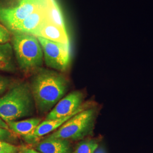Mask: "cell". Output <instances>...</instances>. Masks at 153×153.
<instances>
[{
	"label": "cell",
	"instance_id": "obj_5",
	"mask_svg": "<svg viewBox=\"0 0 153 153\" xmlns=\"http://www.w3.org/2000/svg\"><path fill=\"white\" fill-rule=\"evenodd\" d=\"M97 115L95 108H85L73 116L48 138L82 140L92 133Z\"/></svg>",
	"mask_w": 153,
	"mask_h": 153
},
{
	"label": "cell",
	"instance_id": "obj_15",
	"mask_svg": "<svg viewBox=\"0 0 153 153\" xmlns=\"http://www.w3.org/2000/svg\"><path fill=\"white\" fill-rule=\"evenodd\" d=\"M98 147V142L95 140H87L78 144L74 153H94Z\"/></svg>",
	"mask_w": 153,
	"mask_h": 153
},
{
	"label": "cell",
	"instance_id": "obj_2",
	"mask_svg": "<svg viewBox=\"0 0 153 153\" xmlns=\"http://www.w3.org/2000/svg\"><path fill=\"white\" fill-rule=\"evenodd\" d=\"M33 100L27 83H17L0 98V118L9 123L30 116L33 111Z\"/></svg>",
	"mask_w": 153,
	"mask_h": 153
},
{
	"label": "cell",
	"instance_id": "obj_10",
	"mask_svg": "<svg viewBox=\"0 0 153 153\" xmlns=\"http://www.w3.org/2000/svg\"><path fill=\"white\" fill-rule=\"evenodd\" d=\"M33 36L71 46L68 32L49 22L48 19L43 23Z\"/></svg>",
	"mask_w": 153,
	"mask_h": 153
},
{
	"label": "cell",
	"instance_id": "obj_3",
	"mask_svg": "<svg viewBox=\"0 0 153 153\" xmlns=\"http://www.w3.org/2000/svg\"><path fill=\"white\" fill-rule=\"evenodd\" d=\"M11 35V45L19 68L25 73L38 71L42 65L44 58L38 38L23 33Z\"/></svg>",
	"mask_w": 153,
	"mask_h": 153
},
{
	"label": "cell",
	"instance_id": "obj_18",
	"mask_svg": "<svg viewBox=\"0 0 153 153\" xmlns=\"http://www.w3.org/2000/svg\"><path fill=\"white\" fill-rule=\"evenodd\" d=\"M11 131L0 128V141H10L13 138V135Z\"/></svg>",
	"mask_w": 153,
	"mask_h": 153
},
{
	"label": "cell",
	"instance_id": "obj_8",
	"mask_svg": "<svg viewBox=\"0 0 153 153\" xmlns=\"http://www.w3.org/2000/svg\"><path fill=\"white\" fill-rule=\"evenodd\" d=\"M85 109V106L83 107L82 108L79 109L75 113L65 117L53 120H45L43 122L40 123L39 125L31 133L24 136V138L25 140L28 143L33 142L39 139V138L44 136L50 132L57 130L59 128L62 126L65 122L69 120L73 116H74V115L78 114L79 112L82 111V110Z\"/></svg>",
	"mask_w": 153,
	"mask_h": 153
},
{
	"label": "cell",
	"instance_id": "obj_20",
	"mask_svg": "<svg viewBox=\"0 0 153 153\" xmlns=\"http://www.w3.org/2000/svg\"><path fill=\"white\" fill-rule=\"evenodd\" d=\"M18 153H41L39 152L36 150H33L30 148H23L20 149Z\"/></svg>",
	"mask_w": 153,
	"mask_h": 153
},
{
	"label": "cell",
	"instance_id": "obj_1",
	"mask_svg": "<svg viewBox=\"0 0 153 153\" xmlns=\"http://www.w3.org/2000/svg\"><path fill=\"white\" fill-rule=\"evenodd\" d=\"M68 88L65 77L55 71L40 69L33 77L31 91L38 109L49 111L64 96Z\"/></svg>",
	"mask_w": 153,
	"mask_h": 153
},
{
	"label": "cell",
	"instance_id": "obj_16",
	"mask_svg": "<svg viewBox=\"0 0 153 153\" xmlns=\"http://www.w3.org/2000/svg\"><path fill=\"white\" fill-rule=\"evenodd\" d=\"M20 148L9 142L0 141V153H18Z\"/></svg>",
	"mask_w": 153,
	"mask_h": 153
},
{
	"label": "cell",
	"instance_id": "obj_6",
	"mask_svg": "<svg viewBox=\"0 0 153 153\" xmlns=\"http://www.w3.org/2000/svg\"><path fill=\"white\" fill-rule=\"evenodd\" d=\"M42 47L45 64L50 68L65 71L71 61V47L36 37Z\"/></svg>",
	"mask_w": 153,
	"mask_h": 153
},
{
	"label": "cell",
	"instance_id": "obj_11",
	"mask_svg": "<svg viewBox=\"0 0 153 153\" xmlns=\"http://www.w3.org/2000/svg\"><path fill=\"white\" fill-rule=\"evenodd\" d=\"M36 150L41 153H70L71 146L69 140L47 137L39 143Z\"/></svg>",
	"mask_w": 153,
	"mask_h": 153
},
{
	"label": "cell",
	"instance_id": "obj_21",
	"mask_svg": "<svg viewBox=\"0 0 153 153\" xmlns=\"http://www.w3.org/2000/svg\"><path fill=\"white\" fill-rule=\"evenodd\" d=\"M0 128H3V129H7V130H10L9 127L7 125V124H6V122H5L3 120H2L1 118H0Z\"/></svg>",
	"mask_w": 153,
	"mask_h": 153
},
{
	"label": "cell",
	"instance_id": "obj_12",
	"mask_svg": "<svg viewBox=\"0 0 153 153\" xmlns=\"http://www.w3.org/2000/svg\"><path fill=\"white\" fill-rule=\"evenodd\" d=\"M14 53L10 43L0 44V71H14L16 66Z\"/></svg>",
	"mask_w": 153,
	"mask_h": 153
},
{
	"label": "cell",
	"instance_id": "obj_7",
	"mask_svg": "<svg viewBox=\"0 0 153 153\" xmlns=\"http://www.w3.org/2000/svg\"><path fill=\"white\" fill-rule=\"evenodd\" d=\"M83 95L81 91H76L61 99L46 117V120L60 119L75 113L82 108Z\"/></svg>",
	"mask_w": 153,
	"mask_h": 153
},
{
	"label": "cell",
	"instance_id": "obj_17",
	"mask_svg": "<svg viewBox=\"0 0 153 153\" xmlns=\"http://www.w3.org/2000/svg\"><path fill=\"white\" fill-rule=\"evenodd\" d=\"M11 36V33L4 25L0 23V44L10 43Z\"/></svg>",
	"mask_w": 153,
	"mask_h": 153
},
{
	"label": "cell",
	"instance_id": "obj_4",
	"mask_svg": "<svg viewBox=\"0 0 153 153\" xmlns=\"http://www.w3.org/2000/svg\"><path fill=\"white\" fill-rule=\"evenodd\" d=\"M47 4L48 0H0V23L13 33L24 19Z\"/></svg>",
	"mask_w": 153,
	"mask_h": 153
},
{
	"label": "cell",
	"instance_id": "obj_13",
	"mask_svg": "<svg viewBox=\"0 0 153 153\" xmlns=\"http://www.w3.org/2000/svg\"><path fill=\"white\" fill-rule=\"evenodd\" d=\"M40 123V119L31 118L24 120L10 121L7 123V125L11 131L24 137L31 133Z\"/></svg>",
	"mask_w": 153,
	"mask_h": 153
},
{
	"label": "cell",
	"instance_id": "obj_19",
	"mask_svg": "<svg viewBox=\"0 0 153 153\" xmlns=\"http://www.w3.org/2000/svg\"><path fill=\"white\" fill-rule=\"evenodd\" d=\"M10 81L6 77L0 76V96L4 93L9 86Z\"/></svg>",
	"mask_w": 153,
	"mask_h": 153
},
{
	"label": "cell",
	"instance_id": "obj_14",
	"mask_svg": "<svg viewBox=\"0 0 153 153\" xmlns=\"http://www.w3.org/2000/svg\"><path fill=\"white\" fill-rule=\"evenodd\" d=\"M47 14L49 22L67 31L64 17L56 0H48Z\"/></svg>",
	"mask_w": 153,
	"mask_h": 153
},
{
	"label": "cell",
	"instance_id": "obj_9",
	"mask_svg": "<svg viewBox=\"0 0 153 153\" xmlns=\"http://www.w3.org/2000/svg\"><path fill=\"white\" fill-rule=\"evenodd\" d=\"M47 19V7H45L33 12L27 16L16 26L11 33H23L34 35L35 33Z\"/></svg>",
	"mask_w": 153,
	"mask_h": 153
},
{
	"label": "cell",
	"instance_id": "obj_22",
	"mask_svg": "<svg viewBox=\"0 0 153 153\" xmlns=\"http://www.w3.org/2000/svg\"><path fill=\"white\" fill-rule=\"evenodd\" d=\"M94 153H107L106 151L103 147L99 146L97 149V150L95 151Z\"/></svg>",
	"mask_w": 153,
	"mask_h": 153
},
{
	"label": "cell",
	"instance_id": "obj_23",
	"mask_svg": "<svg viewBox=\"0 0 153 153\" xmlns=\"http://www.w3.org/2000/svg\"></svg>",
	"mask_w": 153,
	"mask_h": 153
}]
</instances>
